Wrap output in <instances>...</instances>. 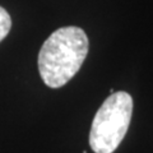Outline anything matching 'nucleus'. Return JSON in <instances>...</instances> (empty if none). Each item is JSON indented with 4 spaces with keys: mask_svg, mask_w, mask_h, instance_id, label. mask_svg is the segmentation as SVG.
<instances>
[{
    "mask_svg": "<svg viewBox=\"0 0 153 153\" xmlns=\"http://www.w3.org/2000/svg\"><path fill=\"white\" fill-rule=\"evenodd\" d=\"M10 28H12L10 16L3 7H0V42L8 36Z\"/></svg>",
    "mask_w": 153,
    "mask_h": 153,
    "instance_id": "obj_3",
    "label": "nucleus"
},
{
    "mask_svg": "<svg viewBox=\"0 0 153 153\" xmlns=\"http://www.w3.org/2000/svg\"><path fill=\"white\" fill-rule=\"evenodd\" d=\"M89 41L79 27L56 30L44 42L38 52V71L50 88L65 85L78 73L88 54Z\"/></svg>",
    "mask_w": 153,
    "mask_h": 153,
    "instance_id": "obj_1",
    "label": "nucleus"
},
{
    "mask_svg": "<svg viewBox=\"0 0 153 153\" xmlns=\"http://www.w3.org/2000/svg\"><path fill=\"white\" fill-rule=\"evenodd\" d=\"M133 115V98L128 92H114L96 112L89 131L94 153H112L126 135Z\"/></svg>",
    "mask_w": 153,
    "mask_h": 153,
    "instance_id": "obj_2",
    "label": "nucleus"
}]
</instances>
